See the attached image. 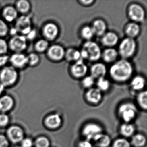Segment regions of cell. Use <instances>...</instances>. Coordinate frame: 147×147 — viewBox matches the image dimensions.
<instances>
[{"mask_svg": "<svg viewBox=\"0 0 147 147\" xmlns=\"http://www.w3.org/2000/svg\"><path fill=\"white\" fill-rule=\"evenodd\" d=\"M137 101L139 106L142 109L147 108V92L146 91L140 92L137 96Z\"/></svg>", "mask_w": 147, "mask_h": 147, "instance_id": "31", "label": "cell"}, {"mask_svg": "<svg viewBox=\"0 0 147 147\" xmlns=\"http://www.w3.org/2000/svg\"><path fill=\"white\" fill-rule=\"evenodd\" d=\"M117 51L112 48L106 49L102 53L101 57L104 61L107 63H111L115 62L118 56Z\"/></svg>", "mask_w": 147, "mask_h": 147, "instance_id": "19", "label": "cell"}, {"mask_svg": "<svg viewBox=\"0 0 147 147\" xmlns=\"http://www.w3.org/2000/svg\"><path fill=\"white\" fill-rule=\"evenodd\" d=\"M120 131L122 135L124 136L129 137L133 135L135 131V128L131 124L125 123L121 125Z\"/></svg>", "mask_w": 147, "mask_h": 147, "instance_id": "28", "label": "cell"}, {"mask_svg": "<svg viewBox=\"0 0 147 147\" xmlns=\"http://www.w3.org/2000/svg\"><path fill=\"white\" fill-rule=\"evenodd\" d=\"M9 123V117L4 113L0 114V126H5Z\"/></svg>", "mask_w": 147, "mask_h": 147, "instance_id": "40", "label": "cell"}, {"mask_svg": "<svg viewBox=\"0 0 147 147\" xmlns=\"http://www.w3.org/2000/svg\"><path fill=\"white\" fill-rule=\"evenodd\" d=\"M59 28L56 24L49 23L45 24L43 28V34L49 40L55 39L59 34Z\"/></svg>", "mask_w": 147, "mask_h": 147, "instance_id": "13", "label": "cell"}, {"mask_svg": "<svg viewBox=\"0 0 147 147\" xmlns=\"http://www.w3.org/2000/svg\"><path fill=\"white\" fill-rule=\"evenodd\" d=\"M82 59L92 62L97 61L101 57L102 52L98 44L93 41H87L80 51Z\"/></svg>", "mask_w": 147, "mask_h": 147, "instance_id": "2", "label": "cell"}, {"mask_svg": "<svg viewBox=\"0 0 147 147\" xmlns=\"http://www.w3.org/2000/svg\"><path fill=\"white\" fill-rule=\"evenodd\" d=\"M15 28L18 32L22 33L23 36L27 35L32 30L30 17L24 15L17 19Z\"/></svg>", "mask_w": 147, "mask_h": 147, "instance_id": "8", "label": "cell"}, {"mask_svg": "<svg viewBox=\"0 0 147 147\" xmlns=\"http://www.w3.org/2000/svg\"><path fill=\"white\" fill-rule=\"evenodd\" d=\"M45 122L46 125L49 128L56 129L61 124V118L59 114L57 113L51 114L46 118Z\"/></svg>", "mask_w": 147, "mask_h": 147, "instance_id": "21", "label": "cell"}, {"mask_svg": "<svg viewBox=\"0 0 147 147\" xmlns=\"http://www.w3.org/2000/svg\"><path fill=\"white\" fill-rule=\"evenodd\" d=\"M137 109L132 103H124L119 108V114L125 123H129L136 116Z\"/></svg>", "mask_w": 147, "mask_h": 147, "instance_id": "5", "label": "cell"}, {"mask_svg": "<svg viewBox=\"0 0 147 147\" xmlns=\"http://www.w3.org/2000/svg\"><path fill=\"white\" fill-rule=\"evenodd\" d=\"M136 49V43L133 38H126L123 39L119 46V55L123 59L126 60L131 57Z\"/></svg>", "mask_w": 147, "mask_h": 147, "instance_id": "3", "label": "cell"}, {"mask_svg": "<svg viewBox=\"0 0 147 147\" xmlns=\"http://www.w3.org/2000/svg\"><path fill=\"white\" fill-rule=\"evenodd\" d=\"M9 143L7 138L3 135H0V147H8Z\"/></svg>", "mask_w": 147, "mask_h": 147, "instance_id": "42", "label": "cell"}, {"mask_svg": "<svg viewBox=\"0 0 147 147\" xmlns=\"http://www.w3.org/2000/svg\"><path fill=\"white\" fill-rule=\"evenodd\" d=\"M49 48V43L46 39H40L35 45V49L37 51L43 52L46 51Z\"/></svg>", "mask_w": 147, "mask_h": 147, "instance_id": "33", "label": "cell"}, {"mask_svg": "<svg viewBox=\"0 0 147 147\" xmlns=\"http://www.w3.org/2000/svg\"><path fill=\"white\" fill-rule=\"evenodd\" d=\"M119 37L117 34L112 32H106L102 36L101 43L109 48H112L118 42Z\"/></svg>", "mask_w": 147, "mask_h": 147, "instance_id": "15", "label": "cell"}, {"mask_svg": "<svg viewBox=\"0 0 147 147\" xmlns=\"http://www.w3.org/2000/svg\"><path fill=\"white\" fill-rule=\"evenodd\" d=\"M94 1L93 0H89V1H80V2L82 4V5H91L92 3L94 2Z\"/></svg>", "mask_w": 147, "mask_h": 147, "instance_id": "45", "label": "cell"}, {"mask_svg": "<svg viewBox=\"0 0 147 147\" xmlns=\"http://www.w3.org/2000/svg\"><path fill=\"white\" fill-rule=\"evenodd\" d=\"M21 145L22 147H32V141L30 138H25L22 140Z\"/></svg>", "mask_w": 147, "mask_h": 147, "instance_id": "43", "label": "cell"}, {"mask_svg": "<svg viewBox=\"0 0 147 147\" xmlns=\"http://www.w3.org/2000/svg\"><path fill=\"white\" fill-rule=\"evenodd\" d=\"M95 79L92 77L91 75L89 76H85L82 80V86L86 88H90L93 86L94 83Z\"/></svg>", "mask_w": 147, "mask_h": 147, "instance_id": "35", "label": "cell"}, {"mask_svg": "<svg viewBox=\"0 0 147 147\" xmlns=\"http://www.w3.org/2000/svg\"><path fill=\"white\" fill-rule=\"evenodd\" d=\"M125 32L128 38L134 39L140 33V26L137 23L131 22L126 25Z\"/></svg>", "mask_w": 147, "mask_h": 147, "instance_id": "20", "label": "cell"}, {"mask_svg": "<svg viewBox=\"0 0 147 147\" xmlns=\"http://www.w3.org/2000/svg\"><path fill=\"white\" fill-rule=\"evenodd\" d=\"M146 142V138L142 134H136L131 139V143L136 147H143L145 145Z\"/></svg>", "mask_w": 147, "mask_h": 147, "instance_id": "29", "label": "cell"}, {"mask_svg": "<svg viewBox=\"0 0 147 147\" xmlns=\"http://www.w3.org/2000/svg\"><path fill=\"white\" fill-rule=\"evenodd\" d=\"M128 13L129 18L135 23L143 22L145 18V11L138 4H131L128 8Z\"/></svg>", "mask_w": 147, "mask_h": 147, "instance_id": "6", "label": "cell"}, {"mask_svg": "<svg viewBox=\"0 0 147 147\" xmlns=\"http://www.w3.org/2000/svg\"><path fill=\"white\" fill-rule=\"evenodd\" d=\"M5 87L1 82H0V95L4 92Z\"/></svg>", "mask_w": 147, "mask_h": 147, "instance_id": "46", "label": "cell"}, {"mask_svg": "<svg viewBox=\"0 0 147 147\" xmlns=\"http://www.w3.org/2000/svg\"><path fill=\"white\" fill-rule=\"evenodd\" d=\"M129 142L125 138H118L114 141L113 147H130Z\"/></svg>", "mask_w": 147, "mask_h": 147, "instance_id": "36", "label": "cell"}, {"mask_svg": "<svg viewBox=\"0 0 147 147\" xmlns=\"http://www.w3.org/2000/svg\"><path fill=\"white\" fill-rule=\"evenodd\" d=\"M8 47L9 46L6 41L0 38V55H5L8 50Z\"/></svg>", "mask_w": 147, "mask_h": 147, "instance_id": "39", "label": "cell"}, {"mask_svg": "<svg viewBox=\"0 0 147 147\" xmlns=\"http://www.w3.org/2000/svg\"><path fill=\"white\" fill-rule=\"evenodd\" d=\"M79 147H92V145L88 140H84L79 143Z\"/></svg>", "mask_w": 147, "mask_h": 147, "instance_id": "44", "label": "cell"}, {"mask_svg": "<svg viewBox=\"0 0 147 147\" xmlns=\"http://www.w3.org/2000/svg\"><path fill=\"white\" fill-rule=\"evenodd\" d=\"M7 135L12 142L18 143L23 140L24 131L19 126H12L8 129Z\"/></svg>", "mask_w": 147, "mask_h": 147, "instance_id": "16", "label": "cell"}, {"mask_svg": "<svg viewBox=\"0 0 147 147\" xmlns=\"http://www.w3.org/2000/svg\"><path fill=\"white\" fill-rule=\"evenodd\" d=\"M86 97L87 100L90 103L98 104L102 99V93L98 88H91L86 93Z\"/></svg>", "mask_w": 147, "mask_h": 147, "instance_id": "17", "label": "cell"}, {"mask_svg": "<svg viewBox=\"0 0 147 147\" xmlns=\"http://www.w3.org/2000/svg\"><path fill=\"white\" fill-rule=\"evenodd\" d=\"M65 51L64 48L59 45H54L49 47L47 50L48 56L54 61H60L65 57Z\"/></svg>", "mask_w": 147, "mask_h": 147, "instance_id": "10", "label": "cell"}, {"mask_svg": "<svg viewBox=\"0 0 147 147\" xmlns=\"http://www.w3.org/2000/svg\"><path fill=\"white\" fill-rule=\"evenodd\" d=\"M18 77V72L12 66L4 67L0 72V82L5 87L14 84L17 82Z\"/></svg>", "mask_w": 147, "mask_h": 147, "instance_id": "4", "label": "cell"}, {"mask_svg": "<svg viewBox=\"0 0 147 147\" xmlns=\"http://www.w3.org/2000/svg\"><path fill=\"white\" fill-rule=\"evenodd\" d=\"M97 88L101 92L107 91L109 88L110 83L109 81L105 77L98 79L97 82Z\"/></svg>", "mask_w": 147, "mask_h": 147, "instance_id": "32", "label": "cell"}, {"mask_svg": "<svg viewBox=\"0 0 147 147\" xmlns=\"http://www.w3.org/2000/svg\"><path fill=\"white\" fill-rule=\"evenodd\" d=\"M133 73V68L131 63L123 59L114 63L109 70L111 78L118 82L127 81L132 76Z\"/></svg>", "mask_w": 147, "mask_h": 147, "instance_id": "1", "label": "cell"}, {"mask_svg": "<svg viewBox=\"0 0 147 147\" xmlns=\"http://www.w3.org/2000/svg\"><path fill=\"white\" fill-rule=\"evenodd\" d=\"M30 7V2L26 0L19 1L16 4V8L18 11L24 14L29 12Z\"/></svg>", "mask_w": 147, "mask_h": 147, "instance_id": "27", "label": "cell"}, {"mask_svg": "<svg viewBox=\"0 0 147 147\" xmlns=\"http://www.w3.org/2000/svg\"><path fill=\"white\" fill-rule=\"evenodd\" d=\"M90 73L91 76L94 79L105 77L107 73L106 67L103 63H97L91 67Z\"/></svg>", "mask_w": 147, "mask_h": 147, "instance_id": "14", "label": "cell"}, {"mask_svg": "<svg viewBox=\"0 0 147 147\" xmlns=\"http://www.w3.org/2000/svg\"><path fill=\"white\" fill-rule=\"evenodd\" d=\"M49 141L45 137H40L36 140V147H49Z\"/></svg>", "mask_w": 147, "mask_h": 147, "instance_id": "37", "label": "cell"}, {"mask_svg": "<svg viewBox=\"0 0 147 147\" xmlns=\"http://www.w3.org/2000/svg\"><path fill=\"white\" fill-rule=\"evenodd\" d=\"M18 12L16 7H7L4 9L3 12V17L6 21L13 22L18 18Z\"/></svg>", "mask_w": 147, "mask_h": 147, "instance_id": "22", "label": "cell"}, {"mask_svg": "<svg viewBox=\"0 0 147 147\" xmlns=\"http://www.w3.org/2000/svg\"><path fill=\"white\" fill-rule=\"evenodd\" d=\"M27 56L28 64L34 66L37 65L40 61V57L36 53H31Z\"/></svg>", "mask_w": 147, "mask_h": 147, "instance_id": "34", "label": "cell"}, {"mask_svg": "<svg viewBox=\"0 0 147 147\" xmlns=\"http://www.w3.org/2000/svg\"><path fill=\"white\" fill-rule=\"evenodd\" d=\"M91 27L94 35L98 36H102L106 31V24L102 20L98 19L94 20Z\"/></svg>", "mask_w": 147, "mask_h": 147, "instance_id": "18", "label": "cell"}, {"mask_svg": "<svg viewBox=\"0 0 147 147\" xmlns=\"http://www.w3.org/2000/svg\"><path fill=\"white\" fill-rule=\"evenodd\" d=\"M9 32L8 25L4 20L0 19V37L5 36Z\"/></svg>", "mask_w": 147, "mask_h": 147, "instance_id": "38", "label": "cell"}, {"mask_svg": "<svg viewBox=\"0 0 147 147\" xmlns=\"http://www.w3.org/2000/svg\"><path fill=\"white\" fill-rule=\"evenodd\" d=\"M145 79L141 76H136L134 77L131 82V86L134 90L140 91L142 90L145 85Z\"/></svg>", "mask_w": 147, "mask_h": 147, "instance_id": "26", "label": "cell"}, {"mask_svg": "<svg viewBox=\"0 0 147 147\" xmlns=\"http://www.w3.org/2000/svg\"><path fill=\"white\" fill-rule=\"evenodd\" d=\"M93 140L95 145L98 147H107L111 142L110 136L102 133L96 136Z\"/></svg>", "mask_w": 147, "mask_h": 147, "instance_id": "23", "label": "cell"}, {"mask_svg": "<svg viewBox=\"0 0 147 147\" xmlns=\"http://www.w3.org/2000/svg\"><path fill=\"white\" fill-rule=\"evenodd\" d=\"M81 35L83 39L87 40V41H91L94 34L91 26H86L81 29Z\"/></svg>", "mask_w": 147, "mask_h": 147, "instance_id": "30", "label": "cell"}, {"mask_svg": "<svg viewBox=\"0 0 147 147\" xmlns=\"http://www.w3.org/2000/svg\"><path fill=\"white\" fill-rule=\"evenodd\" d=\"M64 57L68 61H75L76 62L77 61L82 60L80 51L74 48H69L65 51Z\"/></svg>", "mask_w": 147, "mask_h": 147, "instance_id": "25", "label": "cell"}, {"mask_svg": "<svg viewBox=\"0 0 147 147\" xmlns=\"http://www.w3.org/2000/svg\"><path fill=\"white\" fill-rule=\"evenodd\" d=\"M71 74L76 78L84 77L88 72V67L83 61V60L75 62L70 69Z\"/></svg>", "mask_w": 147, "mask_h": 147, "instance_id": "11", "label": "cell"}, {"mask_svg": "<svg viewBox=\"0 0 147 147\" xmlns=\"http://www.w3.org/2000/svg\"><path fill=\"white\" fill-rule=\"evenodd\" d=\"M10 57L7 55H0V67H4L9 61Z\"/></svg>", "mask_w": 147, "mask_h": 147, "instance_id": "41", "label": "cell"}, {"mask_svg": "<svg viewBox=\"0 0 147 147\" xmlns=\"http://www.w3.org/2000/svg\"><path fill=\"white\" fill-rule=\"evenodd\" d=\"M9 61L15 68H22L28 64L27 56L22 53H15L12 55Z\"/></svg>", "mask_w": 147, "mask_h": 147, "instance_id": "12", "label": "cell"}, {"mask_svg": "<svg viewBox=\"0 0 147 147\" xmlns=\"http://www.w3.org/2000/svg\"><path fill=\"white\" fill-rule=\"evenodd\" d=\"M101 133L102 128L98 125L94 123H89L86 125L82 130L83 135L88 141L93 140L96 136Z\"/></svg>", "mask_w": 147, "mask_h": 147, "instance_id": "9", "label": "cell"}, {"mask_svg": "<svg viewBox=\"0 0 147 147\" xmlns=\"http://www.w3.org/2000/svg\"><path fill=\"white\" fill-rule=\"evenodd\" d=\"M27 45V39L25 36L15 35L10 40L8 46L16 53H21L26 49Z\"/></svg>", "mask_w": 147, "mask_h": 147, "instance_id": "7", "label": "cell"}, {"mask_svg": "<svg viewBox=\"0 0 147 147\" xmlns=\"http://www.w3.org/2000/svg\"><path fill=\"white\" fill-rule=\"evenodd\" d=\"M13 99L11 96L5 95L0 98V111L6 112L11 109L13 105Z\"/></svg>", "mask_w": 147, "mask_h": 147, "instance_id": "24", "label": "cell"}]
</instances>
